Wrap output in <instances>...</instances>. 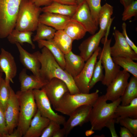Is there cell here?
<instances>
[{"instance_id": "6da1fadb", "label": "cell", "mask_w": 137, "mask_h": 137, "mask_svg": "<svg viewBox=\"0 0 137 137\" xmlns=\"http://www.w3.org/2000/svg\"><path fill=\"white\" fill-rule=\"evenodd\" d=\"M38 58L41 64L40 74L41 79L47 82L54 78L63 81L72 94L79 93L73 78L58 64L50 51L46 47L42 48L41 52L37 51Z\"/></svg>"}, {"instance_id": "7a4b0ae2", "label": "cell", "mask_w": 137, "mask_h": 137, "mask_svg": "<svg viewBox=\"0 0 137 137\" xmlns=\"http://www.w3.org/2000/svg\"><path fill=\"white\" fill-rule=\"evenodd\" d=\"M107 101L104 95L99 96L92 106L89 121L93 130L101 131L109 120L116 119L115 111L121 103V98L110 103Z\"/></svg>"}, {"instance_id": "3957f363", "label": "cell", "mask_w": 137, "mask_h": 137, "mask_svg": "<svg viewBox=\"0 0 137 137\" xmlns=\"http://www.w3.org/2000/svg\"><path fill=\"white\" fill-rule=\"evenodd\" d=\"M99 91L91 93H79L72 94L65 93L54 108L56 111L69 116L76 109L84 105H93L99 96Z\"/></svg>"}, {"instance_id": "277c9868", "label": "cell", "mask_w": 137, "mask_h": 137, "mask_svg": "<svg viewBox=\"0 0 137 137\" xmlns=\"http://www.w3.org/2000/svg\"><path fill=\"white\" fill-rule=\"evenodd\" d=\"M42 12V8L36 6L30 0H21L15 29L21 31L36 30Z\"/></svg>"}, {"instance_id": "5b68a950", "label": "cell", "mask_w": 137, "mask_h": 137, "mask_svg": "<svg viewBox=\"0 0 137 137\" xmlns=\"http://www.w3.org/2000/svg\"><path fill=\"white\" fill-rule=\"evenodd\" d=\"M16 94L20 106L18 123L16 128L23 135L28 128L38 109L33 90L18 91Z\"/></svg>"}, {"instance_id": "8992f818", "label": "cell", "mask_w": 137, "mask_h": 137, "mask_svg": "<svg viewBox=\"0 0 137 137\" xmlns=\"http://www.w3.org/2000/svg\"><path fill=\"white\" fill-rule=\"evenodd\" d=\"M21 0H0V38L7 37L15 28Z\"/></svg>"}, {"instance_id": "52a82bcc", "label": "cell", "mask_w": 137, "mask_h": 137, "mask_svg": "<svg viewBox=\"0 0 137 137\" xmlns=\"http://www.w3.org/2000/svg\"><path fill=\"white\" fill-rule=\"evenodd\" d=\"M108 36L105 35L101 41L103 47L99 53L101 63L105 71L104 77L101 83L107 87L115 77L120 71V67L113 61L111 56L110 48L112 39H108Z\"/></svg>"}, {"instance_id": "ba28073f", "label": "cell", "mask_w": 137, "mask_h": 137, "mask_svg": "<svg viewBox=\"0 0 137 137\" xmlns=\"http://www.w3.org/2000/svg\"><path fill=\"white\" fill-rule=\"evenodd\" d=\"M101 48L99 47L91 57L86 62L79 74L73 79L75 83L81 93H89V83L92 77L94 67Z\"/></svg>"}, {"instance_id": "9c48e42d", "label": "cell", "mask_w": 137, "mask_h": 137, "mask_svg": "<svg viewBox=\"0 0 137 137\" xmlns=\"http://www.w3.org/2000/svg\"><path fill=\"white\" fill-rule=\"evenodd\" d=\"M33 92L38 109L41 115L63 125L66 121L65 117L53 110L50 101L44 91L42 89H35L33 90Z\"/></svg>"}, {"instance_id": "30bf717a", "label": "cell", "mask_w": 137, "mask_h": 137, "mask_svg": "<svg viewBox=\"0 0 137 137\" xmlns=\"http://www.w3.org/2000/svg\"><path fill=\"white\" fill-rule=\"evenodd\" d=\"M130 77L129 73L125 70L119 71L107 87L106 93L104 95L107 101H113L121 97L128 83Z\"/></svg>"}, {"instance_id": "8fae6325", "label": "cell", "mask_w": 137, "mask_h": 137, "mask_svg": "<svg viewBox=\"0 0 137 137\" xmlns=\"http://www.w3.org/2000/svg\"><path fill=\"white\" fill-rule=\"evenodd\" d=\"M20 106L17 96L11 88L9 99L4 112L9 134L17 126L19 118Z\"/></svg>"}, {"instance_id": "7c38bea8", "label": "cell", "mask_w": 137, "mask_h": 137, "mask_svg": "<svg viewBox=\"0 0 137 137\" xmlns=\"http://www.w3.org/2000/svg\"><path fill=\"white\" fill-rule=\"evenodd\" d=\"M92 106L88 105L82 106L76 109L69 116L63 125L65 136L77 126H81L89 121Z\"/></svg>"}, {"instance_id": "4fadbf2b", "label": "cell", "mask_w": 137, "mask_h": 137, "mask_svg": "<svg viewBox=\"0 0 137 137\" xmlns=\"http://www.w3.org/2000/svg\"><path fill=\"white\" fill-rule=\"evenodd\" d=\"M113 33L115 42L110 47V53L112 57H126L133 60H137V54L131 48L127 42L123 33L115 29Z\"/></svg>"}, {"instance_id": "5bb4252c", "label": "cell", "mask_w": 137, "mask_h": 137, "mask_svg": "<svg viewBox=\"0 0 137 137\" xmlns=\"http://www.w3.org/2000/svg\"><path fill=\"white\" fill-rule=\"evenodd\" d=\"M71 19L80 23L87 32L92 35L95 33L98 29V26L93 19L89 6L85 0L78 5L76 10Z\"/></svg>"}, {"instance_id": "9a60e30c", "label": "cell", "mask_w": 137, "mask_h": 137, "mask_svg": "<svg viewBox=\"0 0 137 137\" xmlns=\"http://www.w3.org/2000/svg\"><path fill=\"white\" fill-rule=\"evenodd\" d=\"M41 89L45 92L53 108L65 93L69 92L66 83L57 78L52 79Z\"/></svg>"}, {"instance_id": "2e32d148", "label": "cell", "mask_w": 137, "mask_h": 137, "mask_svg": "<svg viewBox=\"0 0 137 137\" xmlns=\"http://www.w3.org/2000/svg\"><path fill=\"white\" fill-rule=\"evenodd\" d=\"M107 32L99 29L97 32L83 41L80 44L78 47L79 55L85 61L91 57L99 47L102 39Z\"/></svg>"}, {"instance_id": "e0dca14e", "label": "cell", "mask_w": 137, "mask_h": 137, "mask_svg": "<svg viewBox=\"0 0 137 137\" xmlns=\"http://www.w3.org/2000/svg\"><path fill=\"white\" fill-rule=\"evenodd\" d=\"M15 44L20 54V60L21 63L25 68L31 71L33 75L42 79L40 74L41 64L38 58L37 51L31 54L24 49L19 43H16Z\"/></svg>"}, {"instance_id": "ac0fdd59", "label": "cell", "mask_w": 137, "mask_h": 137, "mask_svg": "<svg viewBox=\"0 0 137 137\" xmlns=\"http://www.w3.org/2000/svg\"><path fill=\"white\" fill-rule=\"evenodd\" d=\"M0 72L4 73L6 83H13V79L16 76L17 67L14 58L12 54L1 48L0 54Z\"/></svg>"}, {"instance_id": "d6986e66", "label": "cell", "mask_w": 137, "mask_h": 137, "mask_svg": "<svg viewBox=\"0 0 137 137\" xmlns=\"http://www.w3.org/2000/svg\"><path fill=\"white\" fill-rule=\"evenodd\" d=\"M71 19L69 16L55 13L45 12L40 14L39 22L52 27L56 30H63Z\"/></svg>"}, {"instance_id": "ffe728a7", "label": "cell", "mask_w": 137, "mask_h": 137, "mask_svg": "<svg viewBox=\"0 0 137 137\" xmlns=\"http://www.w3.org/2000/svg\"><path fill=\"white\" fill-rule=\"evenodd\" d=\"M64 70L73 78L77 76L83 68L85 63L80 55L71 51L64 55Z\"/></svg>"}, {"instance_id": "44dd1931", "label": "cell", "mask_w": 137, "mask_h": 137, "mask_svg": "<svg viewBox=\"0 0 137 137\" xmlns=\"http://www.w3.org/2000/svg\"><path fill=\"white\" fill-rule=\"evenodd\" d=\"M50 120L42 116L38 109L23 137H39L49 124Z\"/></svg>"}, {"instance_id": "7402d4cb", "label": "cell", "mask_w": 137, "mask_h": 137, "mask_svg": "<svg viewBox=\"0 0 137 137\" xmlns=\"http://www.w3.org/2000/svg\"><path fill=\"white\" fill-rule=\"evenodd\" d=\"M26 70L25 68L23 69L19 74L20 91H25L41 89L47 83L33 74L29 75L27 74Z\"/></svg>"}, {"instance_id": "603a6c76", "label": "cell", "mask_w": 137, "mask_h": 137, "mask_svg": "<svg viewBox=\"0 0 137 137\" xmlns=\"http://www.w3.org/2000/svg\"><path fill=\"white\" fill-rule=\"evenodd\" d=\"M78 5H69L52 2L42 8V12L55 13L71 18L75 13Z\"/></svg>"}, {"instance_id": "cb8c5ba5", "label": "cell", "mask_w": 137, "mask_h": 137, "mask_svg": "<svg viewBox=\"0 0 137 137\" xmlns=\"http://www.w3.org/2000/svg\"><path fill=\"white\" fill-rule=\"evenodd\" d=\"M113 7L107 3L101 6L98 15V25L100 29L108 31L113 20L111 18L113 11Z\"/></svg>"}, {"instance_id": "d4e9b609", "label": "cell", "mask_w": 137, "mask_h": 137, "mask_svg": "<svg viewBox=\"0 0 137 137\" xmlns=\"http://www.w3.org/2000/svg\"><path fill=\"white\" fill-rule=\"evenodd\" d=\"M37 42L38 43L39 48H42L43 47H45L50 51L58 64L64 70V54L53 40H40Z\"/></svg>"}, {"instance_id": "484cf974", "label": "cell", "mask_w": 137, "mask_h": 137, "mask_svg": "<svg viewBox=\"0 0 137 137\" xmlns=\"http://www.w3.org/2000/svg\"><path fill=\"white\" fill-rule=\"evenodd\" d=\"M63 30L73 40L82 39L87 32L81 24L71 19L67 23Z\"/></svg>"}, {"instance_id": "4316f807", "label": "cell", "mask_w": 137, "mask_h": 137, "mask_svg": "<svg viewBox=\"0 0 137 137\" xmlns=\"http://www.w3.org/2000/svg\"><path fill=\"white\" fill-rule=\"evenodd\" d=\"M33 34L31 31H21L14 29L7 37L8 41L12 44L19 43L22 45L24 43L30 44L32 48L34 49L35 46L32 39L31 36Z\"/></svg>"}, {"instance_id": "83f0119b", "label": "cell", "mask_w": 137, "mask_h": 137, "mask_svg": "<svg viewBox=\"0 0 137 137\" xmlns=\"http://www.w3.org/2000/svg\"><path fill=\"white\" fill-rule=\"evenodd\" d=\"M52 40L64 55L72 50L74 40L63 30H57Z\"/></svg>"}, {"instance_id": "f1b7e54d", "label": "cell", "mask_w": 137, "mask_h": 137, "mask_svg": "<svg viewBox=\"0 0 137 137\" xmlns=\"http://www.w3.org/2000/svg\"><path fill=\"white\" fill-rule=\"evenodd\" d=\"M115 114L116 119L127 117L137 118V97L133 100L128 105H119L115 110Z\"/></svg>"}, {"instance_id": "f546056e", "label": "cell", "mask_w": 137, "mask_h": 137, "mask_svg": "<svg viewBox=\"0 0 137 137\" xmlns=\"http://www.w3.org/2000/svg\"><path fill=\"white\" fill-rule=\"evenodd\" d=\"M137 97V77L133 76L131 77L124 92L121 97V105L129 104L135 98Z\"/></svg>"}, {"instance_id": "4dcf8cb0", "label": "cell", "mask_w": 137, "mask_h": 137, "mask_svg": "<svg viewBox=\"0 0 137 137\" xmlns=\"http://www.w3.org/2000/svg\"><path fill=\"white\" fill-rule=\"evenodd\" d=\"M36 30V33L33 39V41L52 40L57 31L52 27L39 22Z\"/></svg>"}, {"instance_id": "1f68e13d", "label": "cell", "mask_w": 137, "mask_h": 137, "mask_svg": "<svg viewBox=\"0 0 137 137\" xmlns=\"http://www.w3.org/2000/svg\"><path fill=\"white\" fill-rule=\"evenodd\" d=\"M114 62L133 76L137 77V63L126 57H112Z\"/></svg>"}, {"instance_id": "d6a6232c", "label": "cell", "mask_w": 137, "mask_h": 137, "mask_svg": "<svg viewBox=\"0 0 137 137\" xmlns=\"http://www.w3.org/2000/svg\"><path fill=\"white\" fill-rule=\"evenodd\" d=\"M11 88L10 84L6 83L2 78L0 86V107L4 112L10 98Z\"/></svg>"}, {"instance_id": "836d02e7", "label": "cell", "mask_w": 137, "mask_h": 137, "mask_svg": "<svg viewBox=\"0 0 137 137\" xmlns=\"http://www.w3.org/2000/svg\"><path fill=\"white\" fill-rule=\"evenodd\" d=\"M103 67L101 59L99 57L98 60L97 61L95 64L92 76L89 84L90 90L98 82L103 80L104 75L103 74Z\"/></svg>"}, {"instance_id": "e575fe53", "label": "cell", "mask_w": 137, "mask_h": 137, "mask_svg": "<svg viewBox=\"0 0 137 137\" xmlns=\"http://www.w3.org/2000/svg\"><path fill=\"white\" fill-rule=\"evenodd\" d=\"M116 123L128 129L132 133L133 137L137 136V118L129 117H124L116 119Z\"/></svg>"}, {"instance_id": "d590c367", "label": "cell", "mask_w": 137, "mask_h": 137, "mask_svg": "<svg viewBox=\"0 0 137 137\" xmlns=\"http://www.w3.org/2000/svg\"><path fill=\"white\" fill-rule=\"evenodd\" d=\"M89 8L93 19L98 26V15L101 9V0H85Z\"/></svg>"}, {"instance_id": "8d00e7d4", "label": "cell", "mask_w": 137, "mask_h": 137, "mask_svg": "<svg viewBox=\"0 0 137 137\" xmlns=\"http://www.w3.org/2000/svg\"><path fill=\"white\" fill-rule=\"evenodd\" d=\"M137 16V0L134 1L125 8L122 14V20L125 21L130 20L133 17Z\"/></svg>"}, {"instance_id": "74e56055", "label": "cell", "mask_w": 137, "mask_h": 137, "mask_svg": "<svg viewBox=\"0 0 137 137\" xmlns=\"http://www.w3.org/2000/svg\"><path fill=\"white\" fill-rule=\"evenodd\" d=\"M60 125L52 120L50 122L43 131L41 137H52L54 133L61 128Z\"/></svg>"}, {"instance_id": "f35d334b", "label": "cell", "mask_w": 137, "mask_h": 137, "mask_svg": "<svg viewBox=\"0 0 137 137\" xmlns=\"http://www.w3.org/2000/svg\"><path fill=\"white\" fill-rule=\"evenodd\" d=\"M8 134L4 113L0 107V137H7Z\"/></svg>"}, {"instance_id": "ab89813d", "label": "cell", "mask_w": 137, "mask_h": 137, "mask_svg": "<svg viewBox=\"0 0 137 137\" xmlns=\"http://www.w3.org/2000/svg\"><path fill=\"white\" fill-rule=\"evenodd\" d=\"M126 24L125 22H124L122 24V33L128 44L133 51L137 54V47L128 36L126 31Z\"/></svg>"}, {"instance_id": "60d3db41", "label": "cell", "mask_w": 137, "mask_h": 137, "mask_svg": "<svg viewBox=\"0 0 137 137\" xmlns=\"http://www.w3.org/2000/svg\"><path fill=\"white\" fill-rule=\"evenodd\" d=\"M116 123V119L113 118L109 120L106 123L105 127L109 130L112 137H118L115 127V123Z\"/></svg>"}, {"instance_id": "b9f144b4", "label": "cell", "mask_w": 137, "mask_h": 137, "mask_svg": "<svg viewBox=\"0 0 137 137\" xmlns=\"http://www.w3.org/2000/svg\"><path fill=\"white\" fill-rule=\"evenodd\" d=\"M31 2L36 6H46L50 4L52 2V0H30Z\"/></svg>"}, {"instance_id": "7bdbcfd3", "label": "cell", "mask_w": 137, "mask_h": 137, "mask_svg": "<svg viewBox=\"0 0 137 137\" xmlns=\"http://www.w3.org/2000/svg\"><path fill=\"white\" fill-rule=\"evenodd\" d=\"M120 137H133V136L130 131L124 127H121L119 131Z\"/></svg>"}, {"instance_id": "ee69618b", "label": "cell", "mask_w": 137, "mask_h": 137, "mask_svg": "<svg viewBox=\"0 0 137 137\" xmlns=\"http://www.w3.org/2000/svg\"><path fill=\"white\" fill-rule=\"evenodd\" d=\"M52 2H55L61 4L69 5H77L76 0H52Z\"/></svg>"}, {"instance_id": "f6af8a7d", "label": "cell", "mask_w": 137, "mask_h": 137, "mask_svg": "<svg viewBox=\"0 0 137 137\" xmlns=\"http://www.w3.org/2000/svg\"><path fill=\"white\" fill-rule=\"evenodd\" d=\"M65 135V131L64 129L60 128L54 133L52 137H63Z\"/></svg>"}, {"instance_id": "bcb514c9", "label": "cell", "mask_w": 137, "mask_h": 137, "mask_svg": "<svg viewBox=\"0 0 137 137\" xmlns=\"http://www.w3.org/2000/svg\"><path fill=\"white\" fill-rule=\"evenodd\" d=\"M23 135L20 131L16 129L13 132L10 134H8L7 137H21Z\"/></svg>"}, {"instance_id": "7dc6e473", "label": "cell", "mask_w": 137, "mask_h": 137, "mask_svg": "<svg viewBox=\"0 0 137 137\" xmlns=\"http://www.w3.org/2000/svg\"><path fill=\"white\" fill-rule=\"evenodd\" d=\"M136 0H119L121 4L123 6L124 8L133 1Z\"/></svg>"}, {"instance_id": "c3c4849f", "label": "cell", "mask_w": 137, "mask_h": 137, "mask_svg": "<svg viewBox=\"0 0 137 137\" xmlns=\"http://www.w3.org/2000/svg\"><path fill=\"white\" fill-rule=\"evenodd\" d=\"M94 133L93 130L91 129L87 130L85 132V135L87 136H90Z\"/></svg>"}, {"instance_id": "681fc988", "label": "cell", "mask_w": 137, "mask_h": 137, "mask_svg": "<svg viewBox=\"0 0 137 137\" xmlns=\"http://www.w3.org/2000/svg\"><path fill=\"white\" fill-rule=\"evenodd\" d=\"M77 5H79L84 0H76Z\"/></svg>"}, {"instance_id": "f907efd6", "label": "cell", "mask_w": 137, "mask_h": 137, "mask_svg": "<svg viewBox=\"0 0 137 137\" xmlns=\"http://www.w3.org/2000/svg\"><path fill=\"white\" fill-rule=\"evenodd\" d=\"M3 75V73L0 72V86L1 83V81L2 78V76Z\"/></svg>"}]
</instances>
